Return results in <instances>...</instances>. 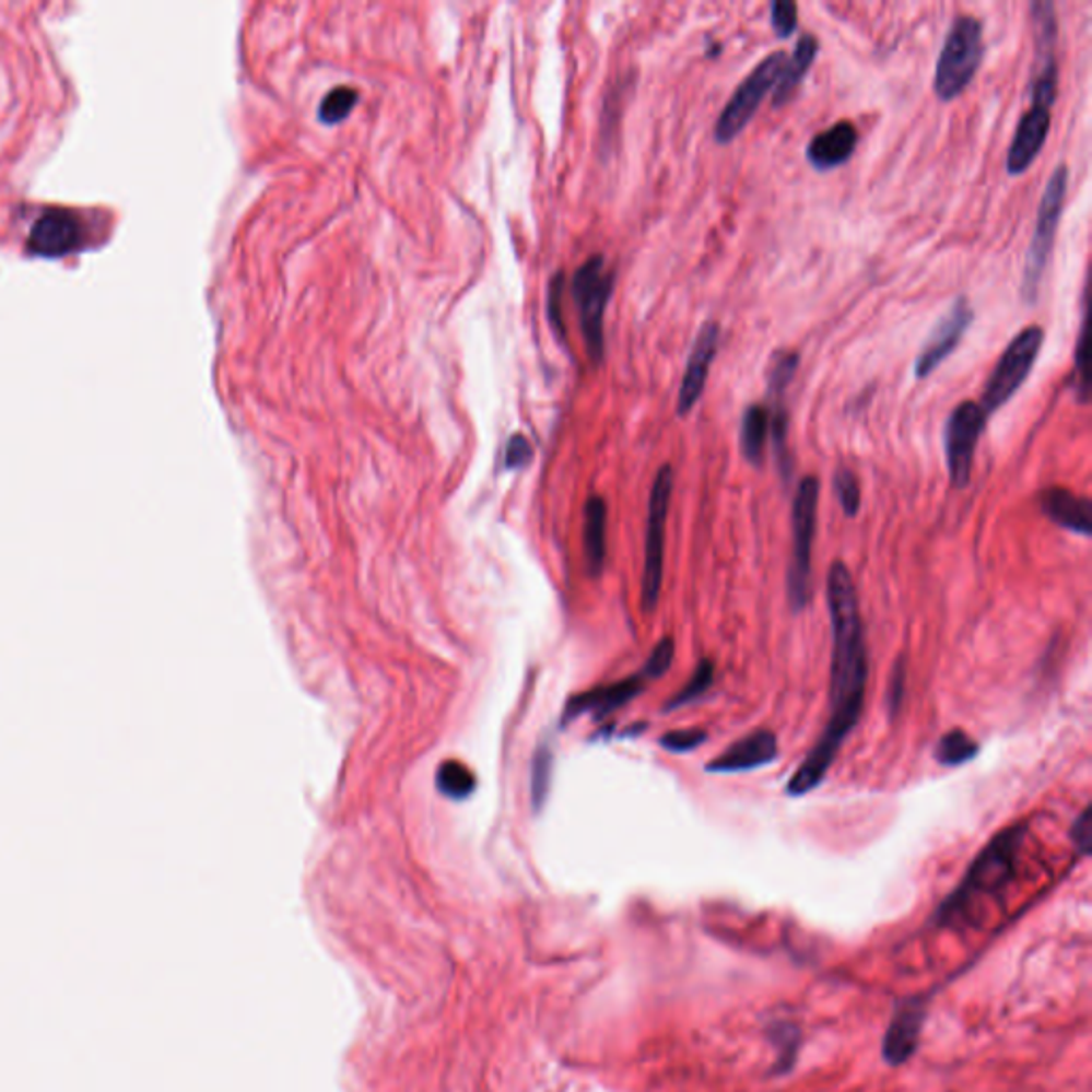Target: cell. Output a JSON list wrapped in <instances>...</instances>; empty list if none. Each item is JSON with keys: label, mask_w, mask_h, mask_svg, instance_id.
Segmentation results:
<instances>
[{"label": "cell", "mask_w": 1092, "mask_h": 1092, "mask_svg": "<svg viewBox=\"0 0 1092 1092\" xmlns=\"http://www.w3.org/2000/svg\"><path fill=\"white\" fill-rule=\"evenodd\" d=\"M986 421L988 416L984 414L982 406L975 401H962L950 412L946 421L943 444H946L950 482L954 489H964L971 482L973 459L977 442L984 434Z\"/></svg>", "instance_id": "cell-10"}, {"label": "cell", "mask_w": 1092, "mask_h": 1092, "mask_svg": "<svg viewBox=\"0 0 1092 1092\" xmlns=\"http://www.w3.org/2000/svg\"><path fill=\"white\" fill-rule=\"evenodd\" d=\"M708 735L702 728H688V730H672L659 739V747L670 751V753H690L698 749L700 744L706 743Z\"/></svg>", "instance_id": "cell-30"}, {"label": "cell", "mask_w": 1092, "mask_h": 1092, "mask_svg": "<svg viewBox=\"0 0 1092 1092\" xmlns=\"http://www.w3.org/2000/svg\"><path fill=\"white\" fill-rule=\"evenodd\" d=\"M1091 807H1087L1078 820L1073 822V829H1071V838H1073V845L1078 847V852L1082 856L1089 854L1091 849Z\"/></svg>", "instance_id": "cell-36"}, {"label": "cell", "mask_w": 1092, "mask_h": 1092, "mask_svg": "<svg viewBox=\"0 0 1092 1092\" xmlns=\"http://www.w3.org/2000/svg\"><path fill=\"white\" fill-rule=\"evenodd\" d=\"M562 291H564V271H557L549 284V316H551L553 329L564 340L566 331H564V318H562Z\"/></svg>", "instance_id": "cell-34"}, {"label": "cell", "mask_w": 1092, "mask_h": 1092, "mask_svg": "<svg viewBox=\"0 0 1092 1092\" xmlns=\"http://www.w3.org/2000/svg\"><path fill=\"white\" fill-rule=\"evenodd\" d=\"M533 457V448L529 444L527 437L521 436V434H515V436L508 439L506 444V453H504V463L508 470H515V468H524Z\"/></svg>", "instance_id": "cell-35"}, {"label": "cell", "mask_w": 1092, "mask_h": 1092, "mask_svg": "<svg viewBox=\"0 0 1092 1092\" xmlns=\"http://www.w3.org/2000/svg\"><path fill=\"white\" fill-rule=\"evenodd\" d=\"M651 679L638 670L636 674L623 679V681H617V683H611V685H602V688H596V690H589L585 694H578L574 698L570 700L568 706H566V715L564 719L568 721L572 717H578L587 711L596 713L598 717H607L614 713L617 708L625 706L627 702L641 696L647 688Z\"/></svg>", "instance_id": "cell-15"}, {"label": "cell", "mask_w": 1092, "mask_h": 1092, "mask_svg": "<svg viewBox=\"0 0 1092 1092\" xmlns=\"http://www.w3.org/2000/svg\"><path fill=\"white\" fill-rule=\"evenodd\" d=\"M614 273L602 255H594L572 275V295L578 306L587 354L594 363L604 356V312L611 300Z\"/></svg>", "instance_id": "cell-6"}, {"label": "cell", "mask_w": 1092, "mask_h": 1092, "mask_svg": "<svg viewBox=\"0 0 1092 1092\" xmlns=\"http://www.w3.org/2000/svg\"><path fill=\"white\" fill-rule=\"evenodd\" d=\"M1049 132V109L1031 105V109L1020 118L1007 152V174H1024L1040 156L1046 145Z\"/></svg>", "instance_id": "cell-14"}, {"label": "cell", "mask_w": 1092, "mask_h": 1092, "mask_svg": "<svg viewBox=\"0 0 1092 1092\" xmlns=\"http://www.w3.org/2000/svg\"><path fill=\"white\" fill-rule=\"evenodd\" d=\"M1067 184H1069L1067 165H1058L1049 175L1044 197L1040 201L1035 231L1031 237V246H1029L1026 262H1024V273H1022V300L1029 304H1035L1037 295H1040V284L1044 280V271L1048 267L1049 255L1054 250L1056 228H1058V222H1060L1062 210H1065Z\"/></svg>", "instance_id": "cell-5"}, {"label": "cell", "mask_w": 1092, "mask_h": 1092, "mask_svg": "<svg viewBox=\"0 0 1092 1092\" xmlns=\"http://www.w3.org/2000/svg\"><path fill=\"white\" fill-rule=\"evenodd\" d=\"M832 484H834V493H836V500H838L845 517L854 519L860 513V504H862L860 482L856 479V474L847 468H838L834 472Z\"/></svg>", "instance_id": "cell-28"}, {"label": "cell", "mask_w": 1092, "mask_h": 1092, "mask_svg": "<svg viewBox=\"0 0 1092 1092\" xmlns=\"http://www.w3.org/2000/svg\"><path fill=\"white\" fill-rule=\"evenodd\" d=\"M787 56L786 51H775L771 56H766L747 78L743 80V84L737 87V92L732 94V98L728 101V105L724 107L721 116L717 118V125H715V141L719 145H728L732 143L741 132L747 129V125L753 120V116L758 114L764 96L775 90L777 82H779V75L784 71V64H786Z\"/></svg>", "instance_id": "cell-9"}, {"label": "cell", "mask_w": 1092, "mask_h": 1092, "mask_svg": "<svg viewBox=\"0 0 1092 1092\" xmlns=\"http://www.w3.org/2000/svg\"><path fill=\"white\" fill-rule=\"evenodd\" d=\"M979 753V744L961 728L950 730L935 747V760L941 766H962Z\"/></svg>", "instance_id": "cell-23"}, {"label": "cell", "mask_w": 1092, "mask_h": 1092, "mask_svg": "<svg viewBox=\"0 0 1092 1092\" xmlns=\"http://www.w3.org/2000/svg\"><path fill=\"white\" fill-rule=\"evenodd\" d=\"M766 439H768V410L760 403H753L744 410L741 423V450L744 459L755 468H760L764 461Z\"/></svg>", "instance_id": "cell-21"}, {"label": "cell", "mask_w": 1092, "mask_h": 1092, "mask_svg": "<svg viewBox=\"0 0 1092 1092\" xmlns=\"http://www.w3.org/2000/svg\"><path fill=\"white\" fill-rule=\"evenodd\" d=\"M973 318H975V312L968 304V300L959 297L950 306V309L937 320L935 329L926 338V344L919 350L916 365H914V374L918 380H926L954 350L959 349Z\"/></svg>", "instance_id": "cell-11"}, {"label": "cell", "mask_w": 1092, "mask_h": 1092, "mask_svg": "<svg viewBox=\"0 0 1092 1092\" xmlns=\"http://www.w3.org/2000/svg\"><path fill=\"white\" fill-rule=\"evenodd\" d=\"M1044 347V329L1033 325L1022 329L1006 352L1001 354L999 363L995 365L986 389L982 395V410L986 416H993L997 410H1001L1013 395L1020 391V387L1026 383L1029 374L1033 372L1040 350Z\"/></svg>", "instance_id": "cell-7"}, {"label": "cell", "mask_w": 1092, "mask_h": 1092, "mask_svg": "<svg viewBox=\"0 0 1092 1092\" xmlns=\"http://www.w3.org/2000/svg\"><path fill=\"white\" fill-rule=\"evenodd\" d=\"M777 758H779L777 735L768 728H760L743 739L735 741L717 758H713L706 764V773L739 775V773H749V771H758L762 766H768Z\"/></svg>", "instance_id": "cell-12"}, {"label": "cell", "mask_w": 1092, "mask_h": 1092, "mask_svg": "<svg viewBox=\"0 0 1092 1092\" xmlns=\"http://www.w3.org/2000/svg\"><path fill=\"white\" fill-rule=\"evenodd\" d=\"M1026 831L1022 826H1011L999 832L986 849L975 858L961 885L941 905L937 918L941 924H956L959 919L986 894L1001 890L1015 873V860Z\"/></svg>", "instance_id": "cell-2"}, {"label": "cell", "mask_w": 1092, "mask_h": 1092, "mask_svg": "<svg viewBox=\"0 0 1092 1092\" xmlns=\"http://www.w3.org/2000/svg\"><path fill=\"white\" fill-rule=\"evenodd\" d=\"M919 1024H921V1013L918 1007H905L901 1013L894 1018L890 1033L885 1035V1060L899 1062L905 1060L914 1048L918 1040Z\"/></svg>", "instance_id": "cell-20"}, {"label": "cell", "mask_w": 1092, "mask_h": 1092, "mask_svg": "<svg viewBox=\"0 0 1092 1092\" xmlns=\"http://www.w3.org/2000/svg\"><path fill=\"white\" fill-rule=\"evenodd\" d=\"M818 39L809 33H805L798 44H796V49L791 56H787L786 64H784V71L779 75V82L775 86V107H782L786 105L787 101L794 96V92L798 90V86L802 84V80L807 78L811 64L815 62L818 58Z\"/></svg>", "instance_id": "cell-19"}, {"label": "cell", "mask_w": 1092, "mask_h": 1092, "mask_svg": "<svg viewBox=\"0 0 1092 1092\" xmlns=\"http://www.w3.org/2000/svg\"><path fill=\"white\" fill-rule=\"evenodd\" d=\"M800 365V356L794 350H777L766 369V389L773 401H784L787 387L791 385Z\"/></svg>", "instance_id": "cell-24"}, {"label": "cell", "mask_w": 1092, "mask_h": 1092, "mask_svg": "<svg viewBox=\"0 0 1092 1092\" xmlns=\"http://www.w3.org/2000/svg\"><path fill=\"white\" fill-rule=\"evenodd\" d=\"M551 773H553V753L547 744H542L536 755H533V764H531V802H533V809L540 811L547 796H549V787H551Z\"/></svg>", "instance_id": "cell-27"}, {"label": "cell", "mask_w": 1092, "mask_h": 1092, "mask_svg": "<svg viewBox=\"0 0 1092 1092\" xmlns=\"http://www.w3.org/2000/svg\"><path fill=\"white\" fill-rule=\"evenodd\" d=\"M607 519L609 506L602 495H591L583 513V551L591 576H600L607 564Z\"/></svg>", "instance_id": "cell-18"}, {"label": "cell", "mask_w": 1092, "mask_h": 1092, "mask_svg": "<svg viewBox=\"0 0 1092 1092\" xmlns=\"http://www.w3.org/2000/svg\"><path fill=\"white\" fill-rule=\"evenodd\" d=\"M820 481L805 477L791 504V560L787 568V600L791 611L807 609L811 600V553L818 531Z\"/></svg>", "instance_id": "cell-3"}, {"label": "cell", "mask_w": 1092, "mask_h": 1092, "mask_svg": "<svg viewBox=\"0 0 1092 1092\" xmlns=\"http://www.w3.org/2000/svg\"><path fill=\"white\" fill-rule=\"evenodd\" d=\"M984 28L973 15H961L952 22L935 69V94L941 101L959 98L979 71L984 60Z\"/></svg>", "instance_id": "cell-4"}, {"label": "cell", "mask_w": 1092, "mask_h": 1092, "mask_svg": "<svg viewBox=\"0 0 1092 1092\" xmlns=\"http://www.w3.org/2000/svg\"><path fill=\"white\" fill-rule=\"evenodd\" d=\"M436 784L444 796L453 800H463L472 796V791L477 789V777L463 762L446 760L437 768Z\"/></svg>", "instance_id": "cell-22"}, {"label": "cell", "mask_w": 1092, "mask_h": 1092, "mask_svg": "<svg viewBox=\"0 0 1092 1092\" xmlns=\"http://www.w3.org/2000/svg\"><path fill=\"white\" fill-rule=\"evenodd\" d=\"M674 474L666 463L659 468L656 481L649 495V513H647V531H645V568H643V591L641 602L643 611H656L664 583V549H666V524L670 513Z\"/></svg>", "instance_id": "cell-8"}, {"label": "cell", "mask_w": 1092, "mask_h": 1092, "mask_svg": "<svg viewBox=\"0 0 1092 1092\" xmlns=\"http://www.w3.org/2000/svg\"><path fill=\"white\" fill-rule=\"evenodd\" d=\"M672 661H674V641H672V636H664L657 643L656 647H654L651 656L645 661V666L641 670L654 681V679L664 677L670 670Z\"/></svg>", "instance_id": "cell-32"}, {"label": "cell", "mask_w": 1092, "mask_h": 1092, "mask_svg": "<svg viewBox=\"0 0 1092 1092\" xmlns=\"http://www.w3.org/2000/svg\"><path fill=\"white\" fill-rule=\"evenodd\" d=\"M905 690H907V666H905V659L901 657L894 666H892V674H890V681H888V694H885V704H888V713L890 717H896L901 706H903V700H905Z\"/></svg>", "instance_id": "cell-33"}, {"label": "cell", "mask_w": 1092, "mask_h": 1092, "mask_svg": "<svg viewBox=\"0 0 1092 1092\" xmlns=\"http://www.w3.org/2000/svg\"><path fill=\"white\" fill-rule=\"evenodd\" d=\"M858 131L852 122L843 120L831 129L818 132L807 145V161L815 172H832L843 167L856 152Z\"/></svg>", "instance_id": "cell-16"}, {"label": "cell", "mask_w": 1092, "mask_h": 1092, "mask_svg": "<svg viewBox=\"0 0 1092 1092\" xmlns=\"http://www.w3.org/2000/svg\"><path fill=\"white\" fill-rule=\"evenodd\" d=\"M359 101V90L352 86H338L329 90L318 107V118L325 125L342 122Z\"/></svg>", "instance_id": "cell-26"}, {"label": "cell", "mask_w": 1092, "mask_h": 1092, "mask_svg": "<svg viewBox=\"0 0 1092 1092\" xmlns=\"http://www.w3.org/2000/svg\"><path fill=\"white\" fill-rule=\"evenodd\" d=\"M771 26L779 39H787L798 28V7L789 0H775L771 4Z\"/></svg>", "instance_id": "cell-31"}, {"label": "cell", "mask_w": 1092, "mask_h": 1092, "mask_svg": "<svg viewBox=\"0 0 1092 1092\" xmlns=\"http://www.w3.org/2000/svg\"><path fill=\"white\" fill-rule=\"evenodd\" d=\"M1040 506L1052 524L1091 538V502L1065 486H1049L1040 495Z\"/></svg>", "instance_id": "cell-17"}, {"label": "cell", "mask_w": 1092, "mask_h": 1092, "mask_svg": "<svg viewBox=\"0 0 1092 1092\" xmlns=\"http://www.w3.org/2000/svg\"><path fill=\"white\" fill-rule=\"evenodd\" d=\"M717 349H719V325L706 322L700 329L692 354L688 359L683 380H681L679 399H677V414L679 416H688L694 410V406L698 403L700 397L704 394L708 372H711V365L715 361Z\"/></svg>", "instance_id": "cell-13"}, {"label": "cell", "mask_w": 1092, "mask_h": 1092, "mask_svg": "<svg viewBox=\"0 0 1092 1092\" xmlns=\"http://www.w3.org/2000/svg\"><path fill=\"white\" fill-rule=\"evenodd\" d=\"M831 614V715L818 743L787 782L786 794L802 798L822 786L847 737L856 730L869 683V654L852 574L834 562L826 580Z\"/></svg>", "instance_id": "cell-1"}, {"label": "cell", "mask_w": 1092, "mask_h": 1092, "mask_svg": "<svg viewBox=\"0 0 1092 1092\" xmlns=\"http://www.w3.org/2000/svg\"><path fill=\"white\" fill-rule=\"evenodd\" d=\"M713 683H715V664L711 659H700L688 683L664 704V711H677L696 702L711 690Z\"/></svg>", "instance_id": "cell-25"}, {"label": "cell", "mask_w": 1092, "mask_h": 1092, "mask_svg": "<svg viewBox=\"0 0 1092 1092\" xmlns=\"http://www.w3.org/2000/svg\"><path fill=\"white\" fill-rule=\"evenodd\" d=\"M1089 385H1091V338H1089V322L1084 320L1076 347V395L1082 403H1087L1089 399Z\"/></svg>", "instance_id": "cell-29"}]
</instances>
